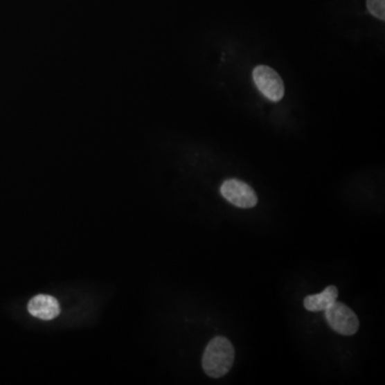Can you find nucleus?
<instances>
[{"instance_id": "obj_1", "label": "nucleus", "mask_w": 385, "mask_h": 385, "mask_svg": "<svg viewBox=\"0 0 385 385\" xmlns=\"http://www.w3.org/2000/svg\"><path fill=\"white\" fill-rule=\"evenodd\" d=\"M235 361V349L233 343L225 337H215L208 343L204 357L202 367L208 376L221 378L233 367Z\"/></svg>"}, {"instance_id": "obj_2", "label": "nucleus", "mask_w": 385, "mask_h": 385, "mask_svg": "<svg viewBox=\"0 0 385 385\" xmlns=\"http://www.w3.org/2000/svg\"><path fill=\"white\" fill-rule=\"evenodd\" d=\"M324 312L330 327L341 335L352 336L359 330V322L355 312L345 304L335 301Z\"/></svg>"}, {"instance_id": "obj_3", "label": "nucleus", "mask_w": 385, "mask_h": 385, "mask_svg": "<svg viewBox=\"0 0 385 385\" xmlns=\"http://www.w3.org/2000/svg\"><path fill=\"white\" fill-rule=\"evenodd\" d=\"M253 80L259 91L270 101L278 102L284 98V82L278 72L270 66H256L253 71Z\"/></svg>"}, {"instance_id": "obj_4", "label": "nucleus", "mask_w": 385, "mask_h": 385, "mask_svg": "<svg viewBox=\"0 0 385 385\" xmlns=\"http://www.w3.org/2000/svg\"><path fill=\"white\" fill-rule=\"evenodd\" d=\"M221 194L227 202L241 209H251L258 202L256 192L249 184L238 180L229 179L223 182Z\"/></svg>"}, {"instance_id": "obj_5", "label": "nucleus", "mask_w": 385, "mask_h": 385, "mask_svg": "<svg viewBox=\"0 0 385 385\" xmlns=\"http://www.w3.org/2000/svg\"><path fill=\"white\" fill-rule=\"evenodd\" d=\"M28 312L33 317L48 321L55 319L60 314V305L54 296L38 294L29 301Z\"/></svg>"}, {"instance_id": "obj_6", "label": "nucleus", "mask_w": 385, "mask_h": 385, "mask_svg": "<svg viewBox=\"0 0 385 385\" xmlns=\"http://www.w3.org/2000/svg\"><path fill=\"white\" fill-rule=\"evenodd\" d=\"M337 296H339L337 288L335 286H328L321 294L306 296L304 298V306L310 312H324L337 300Z\"/></svg>"}, {"instance_id": "obj_7", "label": "nucleus", "mask_w": 385, "mask_h": 385, "mask_svg": "<svg viewBox=\"0 0 385 385\" xmlns=\"http://www.w3.org/2000/svg\"><path fill=\"white\" fill-rule=\"evenodd\" d=\"M367 9L377 19H385V0H367Z\"/></svg>"}]
</instances>
